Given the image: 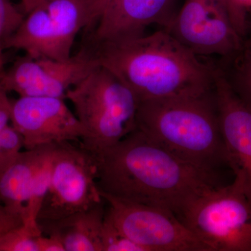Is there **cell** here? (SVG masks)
Segmentation results:
<instances>
[{"mask_svg": "<svg viewBox=\"0 0 251 251\" xmlns=\"http://www.w3.org/2000/svg\"><path fill=\"white\" fill-rule=\"evenodd\" d=\"M95 155L101 192L167 209L176 217L200 195L219 186L215 171L180 158L137 128Z\"/></svg>", "mask_w": 251, "mask_h": 251, "instance_id": "1", "label": "cell"}, {"mask_svg": "<svg viewBox=\"0 0 251 251\" xmlns=\"http://www.w3.org/2000/svg\"><path fill=\"white\" fill-rule=\"evenodd\" d=\"M139 101L200 97L212 92L215 69L166 29L135 39L87 46Z\"/></svg>", "mask_w": 251, "mask_h": 251, "instance_id": "2", "label": "cell"}, {"mask_svg": "<svg viewBox=\"0 0 251 251\" xmlns=\"http://www.w3.org/2000/svg\"><path fill=\"white\" fill-rule=\"evenodd\" d=\"M136 122L137 129L195 166L215 171L227 165L213 90L200 97L140 101Z\"/></svg>", "mask_w": 251, "mask_h": 251, "instance_id": "3", "label": "cell"}, {"mask_svg": "<svg viewBox=\"0 0 251 251\" xmlns=\"http://www.w3.org/2000/svg\"><path fill=\"white\" fill-rule=\"evenodd\" d=\"M65 99L85 130L80 143L94 153L113 146L137 128L139 99L103 66L69 89Z\"/></svg>", "mask_w": 251, "mask_h": 251, "instance_id": "4", "label": "cell"}, {"mask_svg": "<svg viewBox=\"0 0 251 251\" xmlns=\"http://www.w3.org/2000/svg\"><path fill=\"white\" fill-rule=\"evenodd\" d=\"M177 218L211 251H251V204L240 175L200 195Z\"/></svg>", "mask_w": 251, "mask_h": 251, "instance_id": "5", "label": "cell"}, {"mask_svg": "<svg viewBox=\"0 0 251 251\" xmlns=\"http://www.w3.org/2000/svg\"><path fill=\"white\" fill-rule=\"evenodd\" d=\"M97 172L95 153L82 144H56L49 188L38 221H57L103 202Z\"/></svg>", "mask_w": 251, "mask_h": 251, "instance_id": "6", "label": "cell"}, {"mask_svg": "<svg viewBox=\"0 0 251 251\" xmlns=\"http://www.w3.org/2000/svg\"><path fill=\"white\" fill-rule=\"evenodd\" d=\"M100 193L105 220L145 251H211L171 211Z\"/></svg>", "mask_w": 251, "mask_h": 251, "instance_id": "7", "label": "cell"}, {"mask_svg": "<svg viewBox=\"0 0 251 251\" xmlns=\"http://www.w3.org/2000/svg\"><path fill=\"white\" fill-rule=\"evenodd\" d=\"M100 65L88 47L65 60L20 57L0 74V83L6 92L20 97L65 99L69 89L84 80Z\"/></svg>", "mask_w": 251, "mask_h": 251, "instance_id": "8", "label": "cell"}, {"mask_svg": "<svg viewBox=\"0 0 251 251\" xmlns=\"http://www.w3.org/2000/svg\"><path fill=\"white\" fill-rule=\"evenodd\" d=\"M164 29L197 56L227 58L239 49L242 41L223 0H184Z\"/></svg>", "mask_w": 251, "mask_h": 251, "instance_id": "9", "label": "cell"}, {"mask_svg": "<svg viewBox=\"0 0 251 251\" xmlns=\"http://www.w3.org/2000/svg\"><path fill=\"white\" fill-rule=\"evenodd\" d=\"M11 125L22 135L25 150L74 142L81 143L85 130L64 99L20 97L12 102Z\"/></svg>", "mask_w": 251, "mask_h": 251, "instance_id": "10", "label": "cell"}, {"mask_svg": "<svg viewBox=\"0 0 251 251\" xmlns=\"http://www.w3.org/2000/svg\"><path fill=\"white\" fill-rule=\"evenodd\" d=\"M184 0H111L95 23L89 45L116 42L145 35L149 26L165 29Z\"/></svg>", "mask_w": 251, "mask_h": 251, "instance_id": "11", "label": "cell"}, {"mask_svg": "<svg viewBox=\"0 0 251 251\" xmlns=\"http://www.w3.org/2000/svg\"><path fill=\"white\" fill-rule=\"evenodd\" d=\"M213 92L227 166L242 176L251 204V110L234 94L219 68L214 73Z\"/></svg>", "mask_w": 251, "mask_h": 251, "instance_id": "12", "label": "cell"}, {"mask_svg": "<svg viewBox=\"0 0 251 251\" xmlns=\"http://www.w3.org/2000/svg\"><path fill=\"white\" fill-rule=\"evenodd\" d=\"M54 148L55 144H51L21 151L0 175V203L21 219L36 175L51 158Z\"/></svg>", "mask_w": 251, "mask_h": 251, "instance_id": "13", "label": "cell"}, {"mask_svg": "<svg viewBox=\"0 0 251 251\" xmlns=\"http://www.w3.org/2000/svg\"><path fill=\"white\" fill-rule=\"evenodd\" d=\"M105 201L86 210L51 221H38L43 234L58 238L65 251H103Z\"/></svg>", "mask_w": 251, "mask_h": 251, "instance_id": "14", "label": "cell"}, {"mask_svg": "<svg viewBox=\"0 0 251 251\" xmlns=\"http://www.w3.org/2000/svg\"><path fill=\"white\" fill-rule=\"evenodd\" d=\"M45 6L57 46L59 60L72 56L75 37L83 28L93 25L98 15L92 0H52Z\"/></svg>", "mask_w": 251, "mask_h": 251, "instance_id": "15", "label": "cell"}, {"mask_svg": "<svg viewBox=\"0 0 251 251\" xmlns=\"http://www.w3.org/2000/svg\"><path fill=\"white\" fill-rule=\"evenodd\" d=\"M4 48L21 50L33 58L58 60L55 40L45 6L36 8L26 15L18 29L5 41Z\"/></svg>", "mask_w": 251, "mask_h": 251, "instance_id": "16", "label": "cell"}, {"mask_svg": "<svg viewBox=\"0 0 251 251\" xmlns=\"http://www.w3.org/2000/svg\"><path fill=\"white\" fill-rule=\"evenodd\" d=\"M219 68L238 98L251 110V30L242 37L239 49L230 57L224 58Z\"/></svg>", "mask_w": 251, "mask_h": 251, "instance_id": "17", "label": "cell"}, {"mask_svg": "<svg viewBox=\"0 0 251 251\" xmlns=\"http://www.w3.org/2000/svg\"><path fill=\"white\" fill-rule=\"evenodd\" d=\"M39 224H23L0 237V251H39Z\"/></svg>", "mask_w": 251, "mask_h": 251, "instance_id": "18", "label": "cell"}, {"mask_svg": "<svg viewBox=\"0 0 251 251\" xmlns=\"http://www.w3.org/2000/svg\"><path fill=\"white\" fill-rule=\"evenodd\" d=\"M24 18L25 14L9 0H0V74L4 71L5 41L14 34Z\"/></svg>", "mask_w": 251, "mask_h": 251, "instance_id": "19", "label": "cell"}, {"mask_svg": "<svg viewBox=\"0 0 251 251\" xmlns=\"http://www.w3.org/2000/svg\"><path fill=\"white\" fill-rule=\"evenodd\" d=\"M24 148L22 135L8 125L0 133V175L15 161Z\"/></svg>", "mask_w": 251, "mask_h": 251, "instance_id": "20", "label": "cell"}, {"mask_svg": "<svg viewBox=\"0 0 251 251\" xmlns=\"http://www.w3.org/2000/svg\"><path fill=\"white\" fill-rule=\"evenodd\" d=\"M103 251H146L105 220L101 234Z\"/></svg>", "mask_w": 251, "mask_h": 251, "instance_id": "21", "label": "cell"}, {"mask_svg": "<svg viewBox=\"0 0 251 251\" xmlns=\"http://www.w3.org/2000/svg\"><path fill=\"white\" fill-rule=\"evenodd\" d=\"M22 224L21 216L10 211L2 204L0 205V237Z\"/></svg>", "mask_w": 251, "mask_h": 251, "instance_id": "22", "label": "cell"}, {"mask_svg": "<svg viewBox=\"0 0 251 251\" xmlns=\"http://www.w3.org/2000/svg\"><path fill=\"white\" fill-rule=\"evenodd\" d=\"M7 93L0 83V133L11 122L12 102L8 97Z\"/></svg>", "mask_w": 251, "mask_h": 251, "instance_id": "23", "label": "cell"}, {"mask_svg": "<svg viewBox=\"0 0 251 251\" xmlns=\"http://www.w3.org/2000/svg\"><path fill=\"white\" fill-rule=\"evenodd\" d=\"M38 247L39 251H65L58 238L52 235H44V234L38 238Z\"/></svg>", "mask_w": 251, "mask_h": 251, "instance_id": "24", "label": "cell"}, {"mask_svg": "<svg viewBox=\"0 0 251 251\" xmlns=\"http://www.w3.org/2000/svg\"><path fill=\"white\" fill-rule=\"evenodd\" d=\"M21 9L25 15L31 12L32 10L39 6H44L52 0H21Z\"/></svg>", "mask_w": 251, "mask_h": 251, "instance_id": "25", "label": "cell"}, {"mask_svg": "<svg viewBox=\"0 0 251 251\" xmlns=\"http://www.w3.org/2000/svg\"><path fill=\"white\" fill-rule=\"evenodd\" d=\"M110 1L111 0H92L99 18L100 17V15L102 14V13L103 12L106 6H108L109 3L110 2Z\"/></svg>", "mask_w": 251, "mask_h": 251, "instance_id": "26", "label": "cell"}, {"mask_svg": "<svg viewBox=\"0 0 251 251\" xmlns=\"http://www.w3.org/2000/svg\"><path fill=\"white\" fill-rule=\"evenodd\" d=\"M223 1H224V4H226V8H227V12H228L229 14V9H230L231 0H223Z\"/></svg>", "mask_w": 251, "mask_h": 251, "instance_id": "27", "label": "cell"}, {"mask_svg": "<svg viewBox=\"0 0 251 251\" xmlns=\"http://www.w3.org/2000/svg\"><path fill=\"white\" fill-rule=\"evenodd\" d=\"M1 203H0V205H1Z\"/></svg>", "mask_w": 251, "mask_h": 251, "instance_id": "28", "label": "cell"}]
</instances>
